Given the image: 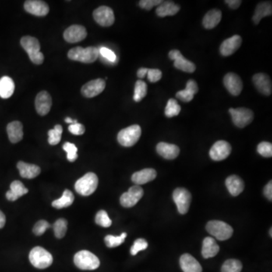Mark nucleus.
<instances>
[{"instance_id": "obj_55", "label": "nucleus", "mask_w": 272, "mask_h": 272, "mask_svg": "<svg viewBox=\"0 0 272 272\" xmlns=\"http://www.w3.org/2000/svg\"><path fill=\"white\" fill-rule=\"evenodd\" d=\"M65 123H67V124H71H71H75L77 123V121H76V120H72L71 117H67V118H65Z\"/></svg>"}, {"instance_id": "obj_7", "label": "nucleus", "mask_w": 272, "mask_h": 272, "mask_svg": "<svg viewBox=\"0 0 272 272\" xmlns=\"http://www.w3.org/2000/svg\"><path fill=\"white\" fill-rule=\"evenodd\" d=\"M142 129L140 125H132L122 129L117 135V140L124 147H132L140 139Z\"/></svg>"}, {"instance_id": "obj_21", "label": "nucleus", "mask_w": 272, "mask_h": 272, "mask_svg": "<svg viewBox=\"0 0 272 272\" xmlns=\"http://www.w3.org/2000/svg\"><path fill=\"white\" fill-rule=\"evenodd\" d=\"M157 151L163 158L167 160H173L179 154V148L173 144L160 142L157 145Z\"/></svg>"}, {"instance_id": "obj_25", "label": "nucleus", "mask_w": 272, "mask_h": 272, "mask_svg": "<svg viewBox=\"0 0 272 272\" xmlns=\"http://www.w3.org/2000/svg\"><path fill=\"white\" fill-rule=\"evenodd\" d=\"M8 139L12 143L15 144L22 140L24 136L23 125L19 121H13L7 125Z\"/></svg>"}, {"instance_id": "obj_24", "label": "nucleus", "mask_w": 272, "mask_h": 272, "mask_svg": "<svg viewBox=\"0 0 272 272\" xmlns=\"http://www.w3.org/2000/svg\"><path fill=\"white\" fill-rule=\"evenodd\" d=\"M17 167L19 170L21 176L22 178H29V179L38 176L41 172V170L38 166L25 163L23 161L18 162Z\"/></svg>"}, {"instance_id": "obj_51", "label": "nucleus", "mask_w": 272, "mask_h": 272, "mask_svg": "<svg viewBox=\"0 0 272 272\" xmlns=\"http://www.w3.org/2000/svg\"><path fill=\"white\" fill-rule=\"evenodd\" d=\"M225 3L231 8V9H237L239 8L240 5L242 3L241 0H226Z\"/></svg>"}, {"instance_id": "obj_19", "label": "nucleus", "mask_w": 272, "mask_h": 272, "mask_svg": "<svg viewBox=\"0 0 272 272\" xmlns=\"http://www.w3.org/2000/svg\"><path fill=\"white\" fill-rule=\"evenodd\" d=\"M242 38L239 35H234L231 38L227 39L222 43L220 47V53L223 56H230L235 53L241 47Z\"/></svg>"}, {"instance_id": "obj_27", "label": "nucleus", "mask_w": 272, "mask_h": 272, "mask_svg": "<svg viewBox=\"0 0 272 272\" xmlns=\"http://www.w3.org/2000/svg\"><path fill=\"white\" fill-rule=\"evenodd\" d=\"M225 185L228 192L232 196L237 197L242 193L244 189V182L238 175H232L228 177L225 181Z\"/></svg>"}, {"instance_id": "obj_6", "label": "nucleus", "mask_w": 272, "mask_h": 272, "mask_svg": "<svg viewBox=\"0 0 272 272\" xmlns=\"http://www.w3.org/2000/svg\"><path fill=\"white\" fill-rule=\"evenodd\" d=\"M206 228L209 234L220 241L229 239L234 232L231 225L224 222L218 220L209 222L206 224Z\"/></svg>"}, {"instance_id": "obj_26", "label": "nucleus", "mask_w": 272, "mask_h": 272, "mask_svg": "<svg viewBox=\"0 0 272 272\" xmlns=\"http://www.w3.org/2000/svg\"><path fill=\"white\" fill-rule=\"evenodd\" d=\"M28 193V189L25 188L20 181H14L10 185V190L6 192L7 199L9 201H15L18 198Z\"/></svg>"}, {"instance_id": "obj_4", "label": "nucleus", "mask_w": 272, "mask_h": 272, "mask_svg": "<svg viewBox=\"0 0 272 272\" xmlns=\"http://www.w3.org/2000/svg\"><path fill=\"white\" fill-rule=\"evenodd\" d=\"M76 267L81 270H96L100 266V260L93 252L81 250L76 252L74 258Z\"/></svg>"}, {"instance_id": "obj_33", "label": "nucleus", "mask_w": 272, "mask_h": 272, "mask_svg": "<svg viewBox=\"0 0 272 272\" xmlns=\"http://www.w3.org/2000/svg\"><path fill=\"white\" fill-rule=\"evenodd\" d=\"M74 201V196L70 190H65L62 196L59 199H55L52 202L51 205L55 209H63V208L68 207L72 205Z\"/></svg>"}, {"instance_id": "obj_5", "label": "nucleus", "mask_w": 272, "mask_h": 272, "mask_svg": "<svg viewBox=\"0 0 272 272\" xmlns=\"http://www.w3.org/2000/svg\"><path fill=\"white\" fill-rule=\"evenodd\" d=\"M30 263L36 269H44L52 264L53 258L49 252L41 247H36L29 255Z\"/></svg>"}, {"instance_id": "obj_50", "label": "nucleus", "mask_w": 272, "mask_h": 272, "mask_svg": "<svg viewBox=\"0 0 272 272\" xmlns=\"http://www.w3.org/2000/svg\"><path fill=\"white\" fill-rule=\"evenodd\" d=\"M185 89L195 96V94L198 93V86L195 80H193V79H190V80L188 81V83H187L186 89Z\"/></svg>"}, {"instance_id": "obj_28", "label": "nucleus", "mask_w": 272, "mask_h": 272, "mask_svg": "<svg viewBox=\"0 0 272 272\" xmlns=\"http://www.w3.org/2000/svg\"><path fill=\"white\" fill-rule=\"evenodd\" d=\"M222 20V12L218 8H213L205 15L203 25L207 30L216 27Z\"/></svg>"}, {"instance_id": "obj_36", "label": "nucleus", "mask_w": 272, "mask_h": 272, "mask_svg": "<svg viewBox=\"0 0 272 272\" xmlns=\"http://www.w3.org/2000/svg\"><path fill=\"white\" fill-rule=\"evenodd\" d=\"M63 128L61 125H54V129L49 131V144L51 145H56L61 142Z\"/></svg>"}, {"instance_id": "obj_48", "label": "nucleus", "mask_w": 272, "mask_h": 272, "mask_svg": "<svg viewBox=\"0 0 272 272\" xmlns=\"http://www.w3.org/2000/svg\"><path fill=\"white\" fill-rule=\"evenodd\" d=\"M194 97L195 96L186 89L179 91L176 93L177 99H179L181 101H185V102H189V101H192Z\"/></svg>"}, {"instance_id": "obj_38", "label": "nucleus", "mask_w": 272, "mask_h": 272, "mask_svg": "<svg viewBox=\"0 0 272 272\" xmlns=\"http://www.w3.org/2000/svg\"><path fill=\"white\" fill-rule=\"evenodd\" d=\"M126 236V233H123L121 236L107 235L104 238V242H105L107 247H117L125 241Z\"/></svg>"}, {"instance_id": "obj_29", "label": "nucleus", "mask_w": 272, "mask_h": 272, "mask_svg": "<svg viewBox=\"0 0 272 272\" xmlns=\"http://www.w3.org/2000/svg\"><path fill=\"white\" fill-rule=\"evenodd\" d=\"M180 10L179 5L171 1H166L162 2L156 9V14L160 18L167 16H173L176 15Z\"/></svg>"}, {"instance_id": "obj_31", "label": "nucleus", "mask_w": 272, "mask_h": 272, "mask_svg": "<svg viewBox=\"0 0 272 272\" xmlns=\"http://www.w3.org/2000/svg\"><path fill=\"white\" fill-rule=\"evenodd\" d=\"M272 14V5L271 2H260L256 6L255 13L252 17L255 25H259L262 18L265 17L271 16Z\"/></svg>"}, {"instance_id": "obj_54", "label": "nucleus", "mask_w": 272, "mask_h": 272, "mask_svg": "<svg viewBox=\"0 0 272 272\" xmlns=\"http://www.w3.org/2000/svg\"><path fill=\"white\" fill-rule=\"evenodd\" d=\"M5 222H6V219H5V214L0 210V228H3L5 224Z\"/></svg>"}, {"instance_id": "obj_52", "label": "nucleus", "mask_w": 272, "mask_h": 272, "mask_svg": "<svg viewBox=\"0 0 272 272\" xmlns=\"http://www.w3.org/2000/svg\"><path fill=\"white\" fill-rule=\"evenodd\" d=\"M264 194L266 198L272 201V181H269L264 189Z\"/></svg>"}, {"instance_id": "obj_13", "label": "nucleus", "mask_w": 272, "mask_h": 272, "mask_svg": "<svg viewBox=\"0 0 272 272\" xmlns=\"http://www.w3.org/2000/svg\"><path fill=\"white\" fill-rule=\"evenodd\" d=\"M169 58L174 61V66L177 69L181 70L186 73H194L196 70V66L192 61L184 58L178 50H172L169 53Z\"/></svg>"}, {"instance_id": "obj_49", "label": "nucleus", "mask_w": 272, "mask_h": 272, "mask_svg": "<svg viewBox=\"0 0 272 272\" xmlns=\"http://www.w3.org/2000/svg\"><path fill=\"white\" fill-rule=\"evenodd\" d=\"M68 130L70 131V132L71 133L74 134L75 135H81L84 134L85 130V127L83 124H71V125H69L68 127Z\"/></svg>"}, {"instance_id": "obj_8", "label": "nucleus", "mask_w": 272, "mask_h": 272, "mask_svg": "<svg viewBox=\"0 0 272 272\" xmlns=\"http://www.w3.org/2000/svg\"><path fill=\"white\" fill-rule=\"evenodd\" d=\"M229 113L232 118L233 123L236 126L244 128L250 124L254 119V114L251 110L245 107L230 108Z\"/></svg>"}, {"instance_id": "obj_46", "label": "nucleus", "mask_w": 272, "mask_h": 272, "mask_svg": "<svg viewBox=\"0 0 272 272\" xmlns=\"http://www.w3.org/2000/svg\"><path fill=\"white\" fill-rule=\"evenodd\" d=\"M162 2H163L162 0H142L139 2V5L141 8L150 11L153 7L160 5Z\"/></svg>"}, {"instance_id": "obj_15", "label": "nucleus", "mask_w": 272, "mask_h": 272, "mask_svg": "<svg viewBox=\"0 0 272 272\" xmlns=\"http://www.w3.org/2000/svg\"><path fill=\"white\" fill-rule=\"evenodd\" d=\"M24 6L26 12L35 16H46L49 12L48 4L40 0H28L25 2Z\"/></svg>"}, {"instance_id": "obj_34", "label": "nucleus", "mask_w": 272, "mask_h": 272, "mask_svg": "<svg viewBox=\"0 0 272 272\" xmlns=\"http://www.w3.org/2000/svg\"><path fill=\"white\" fill-rule=\"evenodd\" d=\"M148 93V86L142 80H138L135 83L133 99L135 102H139L146 96Z\"/></svg>"}, {"instance_id": "obj_30", "label": "nucleus", "mask_w": 272, "mask_h": 272, "mask_svg": "<svg viewBox=\"0 0 272 272\" xmlns=\"http://www.w3.org/2000/svg\"><path fill=\"white\" fill-rule=\"evenodd\" d=\"M220 252V247L213 238H205L202 247V255L205 259L214 257Z\"/></svg>"}, {"instance_id": "obj_11", "label": "nucleus", "mask_w": 272, "mask_h": 272, "mask_svg": "<svg viewBox=\"0 0 272 272\" xmlns=\"http://www.w3.org/2000/svg\"><path fill=\"white\" fill-rule=\"evenodd\" d=\"M93 18L99 25L104 27L114 25L115 21L114 11L107 6H101L96 8L93 12Z\"/></svg>"}, {"instance_id": "obj_23", "label": "nucleus", "mask_w": 272, "mask_h": 272, "mask_svg": "<svg viewBox=\"0 0 272 272\" xmlns=\"http://www.w3.org/2000/svg\"><path fill=\"white\" fill-rule=\"evenodd\" d=\"M180 266L184 272H202L200 264L190 254L185 253L181 256Z\"/></svg>"}, {"instance_id": "obj_42", "label": "nucleus", "mask_w": 272, "mask_h": 272, "mask_svg": "<svg viewBox=\"0 0 272 272\" xmlns=\"http://www.w3.org/2000/svg\"><path fill=\"white\" fill-rule=\"evenodd\" d=\"M96 223L99 225L104 227V228H108L112 224V221L109 218L107 212L104 210H100L98 212L96 216Z\"/></svg>"}, {"instance_id": "obj_2", "label": "nucleus", "mask_w": 272, "mask_h": 272, "mask_svg": "<svg viewBox=\"0 0 272 272\" xmlns=\"http://www.w3.org/2000/svg\"><path fill=\"white\" fill-rule=\"evenodd\" d=\"M68 57L69 59L73 61H80L84 64H90L99 58V49L93 47H87L86 49L76 47V48L71 49L68 51Z\"/></svg>"}, {"instance_id": "obj_10", "label": "nucleus", "mask_w": 272, "mask_h": 272, "mask_svg": "<svg viewBox=\"0 0 272 272\" xmlns=\"http://www.w3.org/2000/svg\"><path fill=\"white\" fill-rule=\"evenodd\" d=\"M143 195V189L139 185H134L121 197V205L125 208L132 207L142 199Z\"/></svg>"}, {"instance_id": "obj_12", "label": "nucleus", "mask_w": 272, "mask_h": 272, "mask_svg": "<svg viewBox=\"0 0 272 272\" xmlns=\"http://www.w3.org/2000/svg\"><path fill=\"white\" fill-rule=\"evenodd\" d=\"M231 153V146L225 141H218L210 150V156L215 161H222L229 157Z\"/></svg>"}, {"instance_id": "obj_1", "label": "nucleus", "mask_w": 272, "mask_h": 272, "mask_svg": "<svg viewBox=\"0 0 272 272\" xmlns=\"http://www.w3.org/2000/svg\"><path fill=\"white\" fill-rule=\"evenodd\" d=\"M21 45L28 54L30 61L35 65H41L44 61V55L40 51V42L33 36H26L22 37Z\"/></svg>"}, {"instance_id": "obj_47", "label": "nucleus", "mask_w": 272, "mask_h": 272, "mask_svg": "<svg viewBox=\"0 0 272 272\" xmlns=\"http://www.w3.org/2000/svg\"><path fill=\"white\" fill-rule=\"evenodd\" d=\"M147 76L150 83H157L162 78V72L159 69H148Z\"/></svg>"}, {"instance_id": "obj_18", "label": "nucleus", "mask_w": 272, "mask_h": 272, "mask_svg": "<svg viewBox=\"0 0 272 272\" xmlns=\"http://www.w3.org/2000/svg\"><path fill=\"white\" fill-rule=\"evenodd\" d=\"M36 112L40 116L47 115L51 107V97L47 91H42L37 94L35 100Z\"/></svg>"}, {"instance_id": "obj_16", "label": "nucleus", "mask_w": 272, "mask_h": 272, "mask_svg": "<svg viewBox=\"0 0 272 272\" xmlns=\"http://www.w3.org/2000/svg\"><path fill=\"white\" fill-rule=\"evenodd\" d=\"M87 36V31L81 25H72L66 29L64 33V38L68 43H76L84 40Z\"/></svg>"}, {"instance_id": "obj_3", "label": "nucleus", "mask_w": 272, "mask_h": 272, "mask_svg": "<svg viewBox=\"0 0 272 272\" xmlns=\"http://www.w3.org/2000/svg\"><path fill=\"white\" fill-rule=\"evenodd\" d=\"M99 185V178L93 173H88L79 178L75 183V190L79 195L83 196H89L93 195L97 189Z\"/></svg>"}, {"instance_id": "obj_14", "label": "nucleus", "mask_w": 272, "mask_h": 272, "mask_svg": "<svg viewBox=\"0 0 272 272\" xmlns=\"http://www.w3.org/2000/svg\"><path fill=\"white\" fill-rule=\"evenodd\" d=\"M105 81L102 79H94L88 82L81 89V93L86 98H93L101 94L105 89Z\"/></svg>"}, {"instance_id": "obj_37", "label": "nucleus", "mask_w": 272, "mask_h": 272, "mask_svg": "<svg viewBox=\"0 0 272 272\" xmlns=\"http://www.w3.org/2000/svg\"><path fill=\"white\" fill-rule=\"evenodd\" d=\"M242 263L237 259H228L222 267V272H241Z\"/></svg>"}, {"instance_id": "obj_44", "label": "nucleus", "mask_w": 272, "mask_h": 272, "mask_svg": "<svg viewBox=\"0 0 272 272\" xmlns=\"http://www.w3.org/2000/svg\"><path fill=\"white\" fill-rule=\"evenodd\" d=\"M258 152L264 157H272V145L269 142H262L258 145Z\"/></svg>"}, {"instance_id": "obj_45", "label": "nucleus", "mask_w": 272, "mask_h": 272, "mask_svg": "<svg viewBox=\"0 0 272 272\" xmlns=\"http://www.w3.org/2000/svg\"><path fill=\"white\" fill-rule=\"evenodd\" d=\"M50 228V224L46 220H40L37 222L33 227V231L35 235L40 236L44 234L45 231Z\"/></svg>"}, {"instance_id": "obj_20", "label": "nucleus", "mask_w": 272, "mask_h": 272, "mask_svg": "<svg viewBox=\"0 0 272 272\" xmlns=\"http://www.w3.org/2000/svg\"><path fill=\"white\" fill-rule=\"evenodd\" d=\"M252 81L259 93L265 96H270L272 94V80L266 74H256L252 77Z\"/></svg>"}, {"instance_id": "obj_39", "label": "nucleus", "mask_w": 272, "mask_h": 272, "mask_svg": "<svg viewBox=\"0 0 272 272\" xmlns=\"http://www.w3.org/2000/svg\"><path fill=\"white\" fill-rule=\"evenodd\" d=\"M181 107L175 99H170L165 108V115L169 118L175 117L179 114Z\"/></svg>"}, {"instance_id": "obj_43", "label": "nucleus", "mask_w": 272, "mask_h": 272, "mask_svg": "<svg viewBox=\"0 0 272 272\" xmlns=\"http://www.w3.org/2000/svg\"><path fill=\"white\" fill-rule=\"evenodd\" d=\"M148 247L147 241L143 238H139L134 242L133 245L131 247L130 252L132 256H135L140 251L145 250Z\"/></svg>"}, {"instance_id": "obj_17", "label": "nucleus", "mask_w": 272, "mask_h": 272, "mask_svg": "<svg viewBox=\"0 0 272 272\" xmlns=\"http://www.w3.org/2000/svg\"><path fill=\"white\" fill-rule=\"evenodd\" d=\"M224 85L232 96H239L242 92V80L238 75L234 73H228L224 76Z\"/></svg>"}, {"instance_id": "obj_9", "label": "nucleus", "mask_w": 272, "mask_h": 272, "mask_svg": "<svg viewBox=\"0 0 272 272\" xmlns=\"http://www.w3.org/2000/svg\"><path fill=\"white\" fill-rule=\"evenodd\" d=\"M173 198L178 208V211L182 215L188 213L192 201V195L188 190L183 188H176L174 191Z\"/></svg>"}, {"instance_id": "obj_56", "label": "nucleus", "mask_w": 272, "mask_h": 272, "mask_svg": "<svg viewBox=\"0 0 272 272\" xmlns=\"http://www.w3.org/2000/svg\"><path fill=\"white\" fill-rule=\"evenodd\" d=\"M272 228H271V229H270V236H271V237H272Z\"/></svg>"}, {"instance_id": "obj_53", "label": "nucleus", "mask_w": 272, "mask_h": 272, "mask_svg": "<svg viewBox=\"0 0 272 272\" xmlns=\"http://www.w3.org/2000/svg\"><path fill=\"white\" fill-rule=\"evenodd\" d=\"M148 71V68H140L137 72L138 77L140 78V79L145 77L147 75Z\"/></svg>"}, {"instance_id": "obj_40", "label": "nucleus", "mask_w": 272, "mask_h": 272, "mask_svg": "<svg viewBox=\"0 0 272 272\" xmlns=\"http://www.w3.org/2000/svg\"><path fill=\"white\" fill-rule=\"evenodd\" d=\"M99 54H101V61L104 62L110 63V65H113V64H116L118 61L117 55L112 50L109 49L106 47H101L99 49Z\"/></svg>"}, {"instance_id": "obj_35", "label": "nucleus", "mask_w": 272, "mask_h": 272, "mask_svg": "<svg viewBox=\"0 0 272 272\" xmlns=\"http://www.w3.org/2000/svg\"><path fill=\"white\" fill-rule=\"evenodd\" d=\"M53 230L57 238H64L68 230V221L65 219H59L53 224Z\"/></svg>"}, {"instance_id": "obj_22", "label": "nucleus", "mask_w": 272, "mask_h": 272, "mask_svg": "<svg viewBox=\"0 0 272 272\" xmlns=\"http://www.w3.org/2000/svg\"><path fill=\"white\" fill-rule=\"evenodd\" d=\"M157 177V172L153 169H144L136 172L132 175V181L136 185H144L149 181H153Z\"/></svg>"}, {"instance_id": "obj_41", "label": "nucleus", "mask_w": 272, "mask_h": 272, "mask_svg": "<svg viewBox=\"0 0 272 272\" xmlns=\"http://www.w3.org/2000/svg\"><path fill=\"white\" fill-rule=\"evenodd\" d=\"M63 149L66 151L67 158L70 162H74L77 159V148L74 144L65 142L63 145Z\"/></svg>"}, {"instance_id": "obj_32", "label": "nucleus", "mask_w": 272, "mask_h": 272, "mask_svg": "<svg viewBox=\"0 0 272 272\" xmlns=\"http://www.w3.org/2000/svg\"><path fill=\"white\" fill-rule=\"evenodd\" d=\"M15 92V83L9 76H2L0 79V97L6 99L10 98Z\"/></svg>"}]
</instances>
